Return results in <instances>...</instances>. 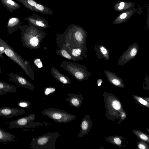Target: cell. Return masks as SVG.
Instances as JSON below:
<instances>
[{
    "mask_svg": "<svg viewBox=\"0 0 149 149\" xmlns=\"http://www.w3.org/2000/svg\"><path fill=\"white\" fill-rule=\"evenodd\" d=\"M106 111L105 116L110 120H120V114L124 110L119 100L111 93L105 92L103 94Z\"/></svg>",
    "mask_w": 149,
    "mask_h": 149,
    "instance_id": "6da1fadb",
    "label": "cell"
},
{
    "mask_svg": "<svg viewBox=\"0 0 149 149\" xmlns=\"http://www.w3.org/2000/svg\"><path fill=\"white\" fill-rule=\"evenodd\" d=\"M104 72L110 83L117 87L121 88L125 87V85L122 79L110 71L105 70Z\"/></svg>",
    "mask_w": 149,
    "mask_h": 149,
    "instance_id": "30bf717a",
    "label": "cell"
},
{
    "mask_svg": "<svg viewBox=\"0 0 149 149\" xmlns=\"http://www.w3.org/2000/svg\"><path fill=\"white\" fill-rule=\"evenodd\" d=\"M137 147L139 149H149V146L146 142L140 140L137 144Z\"/></svg>",
    "mask_w": 149,
    "mask_h": 149,
    "instance_id": "ac0fdd59",
    "label": "cell"
},
{
    "mask_svg": "<svg viewBox=\"0 0 149 149\" xmlns=\"http://www.w3.org/2000/svg\"><path fill=\"white\" fill-rule=\"evenodd\" d=\"M27 2L29 4L33 6H35L37 4L36 2L33 0H28Z\"/></svg>",
    "mask_w": 149,
    "mask_h": 149,
    "instance_id": "f546056e",
    "label": "cell"
},
{
    "mask_svg": "<svg viewBox=\"0 0 149 149\" xmlns=\"http://www.w3.org/2000/svg\"><path fill=\"white\" fill-rule=\"evenodd\" d=\"M0 91L6 93L17 92L16 87L14 85L0 81Z\"/></svg>",
    "mask_w": 149,
    "mask_h": 149,
    "instance_id": "9a60e30c",
    "label": "cell"
},
{
    "mask_svg": "<svg viewBox=\"0 0 149 149\" xmlns=\"http://www.w3.org/2000/svg\"><path fill=\"white\" fill-rule=\"evenodd\" d=\"M126 16L127 14L125 13H123L120 15V17L121 19H124L126 18Z\"/></svg>",
    "mask_w": 149,
    "mask_h": 149,
    "instance_id": "d6a6232c",
    "label": "cell"
},
{
    "mask_svg": "<svg viewBox=\"0 0 149 149\" xmlns=\"http://www.w3.org/2000/svg\"><path fill=\"white\" fill-rule=\"evenodd\" d=\"M29 42L30 45L33 47L37 46L39 43V41L38 39L35 37L31 38L29 40Z\"/></svg>",
    "mask_w": 149,
    "mask_h": 149,
    "instance_id": "44dd1931",
    "label": "cell"
},
{
    "mask_svg": "<svg viewBox=\"0 0 149 149\" xmlns=\"http://www.w3.org/2000/svg\"><path fill=\"white\" fill-rule=\"evenodd\" d=\"M1 72H2V70H1L0 66V73H1Z\"/></svg>",
    "mask_w": 149,
    "mask_h": 149,
    "instance_id": "f35d334b",
    "label": "cell"
},
{
    "mask_svg": "<svg viewBox=\"0 0 149 149\" xmlns=\"http://www.w3.org/2000/svg\"><path fill=\"white\" fill-rule=\"evenodd\" d=\"M92 125V121L88 114L86 115L83 118L81 123L80 132L78 135L80 137H82L87 134L90 131Z\"/></svg>",
    "mask_w": 149,
    "mask_h": 149,
    "instance_id": "9c48e42d",
    "label": "cell"
},
{
    "mask_svg": "<svg viewBox=\"0 0 149 149\" xmlns=\"http://www.w3.org/2000/svg\"><path fill=\"white\" fill-rule=\"evenodd\" d=\"M59 136L58 131L54 132H49L38 137L33 138L30 148L31 149H56V141Z\"/></svg>",
    "mask_w": 149,
    "mask_h": 149,
    "instance_id": "7a4b0ae2",
    "label": "cell"
},
{
    "mask_svg": "<svg viewBox=\"0 0 149 149\" xmlns=\"http://www.w3.org/2000/svg\"><path fill=\"white\" fill-rule=\"evenodd\" d=\"M105 140L108 142L120 148L125 147L129 142L124 137L119 136H110L104 137Z\"/></svg>",
    "mask_w": 149,
    "mask_h": 149,
    "instance_id": "8fae6325",
    "label": "cell"
},
{
    "mask_svg": "<svg viewBox=\"0 0 149 149\" xmlns=\"http://www.w3.org/2000/svg\"><path fill=\"white\" fill-rule=\"evenodd\" d=\"M56 91V88L53 87H48L45 88L44 91V95L45 96H48L53 93Z\"/></svg>",
    "mask_w": 149,
    "mask_h": 149,
    "instance_id": "ffe728a7",
    "label": "cell"
},
{
    "mask_svg": "<svg viewBox=\"0 0 149 149\" xmlns=\"http://www.w3.org/2000/svg\"><path fill=\"white\" fill-rule=\"evenodd\" d=\"M66 95L68 97L65 99V100L69 102L70 106L77 108L81 107L84 99L82 95L70 93Z\"/></svg>",
    "mask_w": 149,
    "mask_h": 149,
    "instance_id": "7c38bea8",
    "label": "cell"
},
{
    "mask_svg": "<svg viewBox=\"0 0 149 149\" xmlns=\"http://www.w3.org/2000/svg\"><path fill=\"white\" fill-rule=\"evenodd\" d=\"M36 23L37 25L39 26L42 27H43L44 26V24L41 21H37L36 22Z\"/></svg>",
    "mask_w": 149,
    "mask_h": 149,
    "instance_id": "1f68e13d",
    "label": "cell"
},
{
    "mask_svg": "<svg viewBox=\"0 0 149 149\" xmlns=\"http://www.w3.org/2000/svg\"><path fill=\"white\" fill-rule=\"evenodd\" d=\"M17 104L21 107L27 108H29L32 104V103L26 100H23L18 102Z\"/></svg>",
    "mask_w": 149,
    "mask_h": 149,
    "instance_id": "d6986e66",
    "label": "cell"
},
{
    "mask_svg": "<svg viewBox=\"0 0 149 149\" xmlns=\"http://www.w3.org/2000/svg\"><path fill=\"white\" fill-rule=\"evenodd\" d=\"M126 117V113L124 110L122 111L120 114V120L118 122V123L120 124L124 120Z\"/></svg>",
    "mask_w": 149,
    "mask_h": 149,
    "instance_id": "cb8c5ba5",
    "label": "cell"
},
{
    "mask_svg": "<svg viewBox=\"0 0 149 149\" xmlns=\"http://www.w3.org/2000/svg\"><path fill=\"white\" fill-rule=\"evenodd\" d=\"M7 93L6 92L0 91V95H5Z\"/></svg>",
    "mask_w": 149,
    "mask_h": 149,
    "instance_id": "d590c367",
    "label": "cell"
},
{
    "mask_svg": "<svg viewBox=\"0 0 149 149\" xmlns=\"http://www.w3.org/2000/svg\"><path fill=\"white\" fill-rule=\"evenodd\" d=\"M16 20V19L15 18H12L9 21V23H12L14 22H15Z\"/></svg>",
    "mask_w": 149,
    "mask_h": 149,
    "instance_id": "836d02e7",
    "label": "cell"
},
{
    "mask_svg": "<svg viewBox=\"0 0 149 149\" xmlns=\"http://www.w3.org/2000/svg\"><path fill=\"white\" fill-rule=\"evenodd\" d=\"M26 112V111L19 108L8 107H0V116L7 118H11Z\"/></svg>",
    "mask_w": 149,
    "mask_h": 149,
    "instance_id": "ba28073f",
    "label": "cell"
},
{
    "mask_svg": "<svg viewBox=\"0 0 149 149\" xmlns=\"http://www.w3.org/2000/svg\"><path fill=\"white\" fill-rule=\"evenodd\" d=\"M123 7H124L120 6H119L118 7V8L119 9L121 10V9H122L123 8Z\"/></svg>",
    "mask_w": 149,
    "mask_h": 149,
    "instance_id": "74e56055",
    "label": "cell"
},
{
    "mask_svg": "<svg viewBox=\"0 0 149 149\" xmlns=\"http://www.w3.org/2000/svg\"><path fill=\"white\" fill-rule=\"evenodd\" d=\"M60 81L64 84H67L68 83V80L64 77H61L59 79Z\"/></svg>",
    "mask_w": 149,
    "mask_h": 149,
    "instance_id": "83f0119b",
    "label": "cell"
},
{
    "mask_svg": "<svg viewBox=\"0 0 149 149\" xmlns=\"http://www.w3.org/2000/svg\"><path fill=\"white\" fill-rule=\"evenodd\" d=\"M42 113L43 115L47 116L54 122L59 123H68L74 119L76 117L74 115L54 108L44 109Z\"/></svg>",
    "mask_w": 149,
    "mask_h": 149,
    "instance_id": "3957f363",
    "label": "cell"
},
{
    "mask_svg": "<svg viewBox=\"0 0 149 149\" xmlns=\"http://www.w3.org/2000/svg\"><path fill=\"white\" fill-rule=\"evenodd\" d=\"M139 48V46L136 42L130 45L120 57L118 64L122 66L134 59L138 53Z\"/></svg>",
    "mask_w": 149,
    "mask_h": 149,
    "instance_id": "8992f818",
    "label": "cell"
},
{
    "mask_svg": "<svg viewBox=\"0 0 149 149\" xmlns=\"http://www.w3.org/2000/svg\"><path fill=\"white\" fill-rule=\"evenodd\" d=\"M75 36L76 39L79 42L81 41L83 39V36L81 32L79 31H77L75 32Z\"/></svg>",
    "mask_w": 149,
    "mask_h": 149,
    "instance_id": "7402d4cb",
    "label": "cell"
},
{
    "mask_svg": "<svg viewBox=\"0 0 149 149\" xmlns=\"http://www.w3.org/2000/svg\"><path fill=\"white\" fill-rule=\"evenodd\" d=\"M75 75L76 78L80 80L83 79L85 77V76L84 73L79 71L76 72Z\"/></svg>",
    "mask_w": 149,
    "mask_h": 149,
    "instance_id": "603a6c76",
    "label": "cell"
},
{
    "mask_svg": "<svg viewBox=\"0 0 149 149\" xmlns=\"http://www.w3.org/2000/svg\"><path fill=\"white\" fill-rule=\"evenodd\" d=\"M15 136L12 133L6 132L0 128V142L3 143V144L6 143L15 141L14 139Z\"/></svg>",
    "mask_w": 149,
    "mask_h": 149,
    "instance_id": "5bb4252c",
    "label": "cell"
},
{
    "mask_svg": "<svg viewBox=\"0 0 149 149\" xmlns=\"http://www.w3.org/2000/svg\"><path fill=\"white\" fill-rule=\"evenodd\" d=\"M0 46L3 48L4 53L13 62L20 66L28 75V62L25 61L0 37Z\"/></svg>",
    "mask_w": 149,
    "mask_h": 149,
    "instance_id": "5b68a950",
    "label": "cell"
},
{
    "mask_svg": "<svg viewBox=\"0 0 149 149\" xmlns=\"http://www.w3.org/2000/svg\"><path fill=\"white\" fill-rule=\"evenodd\" d=\"M35 7L37 9L40 11H43L44 10V7L40 4H36Z\"/></svg>",
    "mask_w": 149,
    "mask_h": 149,
    "instance_id": "f1b7e54d",
    "label": "cell"
},
{
    "mask_svg": "<svg viewBox=\"0 0 149 149\" xmlns=\"http://www.w3.org/2000/svg\"><path fill=\"white\" fill-rule=\"evenodd\" d=\"M97 85L98 86H100L101 85L102 83L103 82V81L101 79L99 78L97 80Z\"/></svg>",
    "mask_w": 149,
    "mask_h": 149,
    "instance_id": "4dcf8cb0",
    "label": "cell"
},
{
    "mask_svg": "<svg viewBox=\"0 0 149 149\" xmlns=\"http://www.w3.org/2000/svg\"><path fill=\"white\" fill-rule=\"evenodd\" d=\"M7 2L8 3L12 5H13L15 4L14 2L11 0H8L7 1Z\"/></svg>",
    "mask_w": 149,
    "mask_h": 149,
    "instance_id": "e575fe53",
    "label": "cell"
},
{
    "mask_svg": "<svg viewBox=\"0 0 149 149\" xmlns=\"http://www.w3.org/2000/svg\"><path fill=\"white\" fill-rule=\"evenodd\" d=\"M61 52L62 54L64 57L69 59L71 58V56L65 50H62Z\"/></svg>",
    "mask_w": 149,
    "mask_h": 149,
    "instance_id": "4316f807",
    "label": "cell"
},
{
    "mask_svg": "<svg viewBox=\"0 0 149 149\" xmlns=\"http://www.w3.org/2000/svg\"><path fill=\"white\" fill-rule=\"evenodd\" d=\"M94 49L97 58L100 59L104 58L109 60L110 58L109 52L108 49L104 46L95 44L94 45Z\"/></svg>",
    "mask_w": 149,
    "mask_h": 149,
    "instance_id": "4fadbf2b",
    "label": "cell"
},
{
    "mask_svg": "<svg viewBox=\"0 0 149 149\" xmlns=\"http://www.w3.org/2000/svg\"><path fill=\"white\" fill-rule=\"evenodd\" d=\"M147 129L148 130L147 131H148V132H149V131H148L149 130V129Z\"/></svg>",
    "mask_w": 149,
    "mask_h": 149,
    "instance_id": "ab89813d",
    "label": "cell"
},
{
    "mask_svg": "<svg viewBox=\"0 0 149 149\" xmlns=\"http://www.w3.org/2000/svg\"><path fill=\"white\" fill-rule=\"evenodd\" d=\"M35 119V114L31 113L28 116L19 118L9 123V126L8 128L13 129L15 128L30 127L35 128L42 125H50L52 124L47 123H40L33 122Z\"/></svg>",
    "mask_w": 149,
    "mask_h": 149,
    "instance_id": "277c9868",
    "label": "cell"
},
{
    "mask_svg": "<svg viewBox=\"0 0 149 149\" xmlns=\"http://www.w3.org/2000/svg\"><path fill=\"white\" fill-rule=\"evenodd\" d=\"M81 53V50L79 49H74L72 51V54L74 56H77L80 55Z\"/></svg>",
    "mask_w": 149,
    "mask_h": 149,
    "instance_id": "d4e9b609",
    "label": "cell"
},
{
    "mask_svg": "<svg viewBox=\"0 0 149 149\" xmlns=\"http://www.w3.org/2000/svg\"><path fill=\"white\" fill-rule=\"evenodd\" d=\"M120 6L124 7L125 5V3L124 2H122L120 3Z\"/></svg>",
    "mask_w": 149,
    "mask_h": 149,
    "instance_id": "8d00e7d4",
    "label": "cell"
},
{
    "mask_svg": "<svg viewBox=\"0 0 149 149\" xmlns=\"http://www.w3.org/2000/svg\"><path fill=\"white\" fill-rule=\"evenodd\" d=\"M0 98H1V97H0Z\"/></svg>",
    "mask_w": 149,
    "mask_h": 149,
    "instance_id": "60d3db41",
    "label": "cell"
},
{
    "mask_svg": "<svg viewBox=\"0 0 149 149\" xmlns=\"http://www.w3.org/2000/svg\"><path fill=\"white\" fill-rule=\"evenodd\" d=\"M9 81L14 82L16 84L23 88H27L33 91L34 86L26 79L20 75L13 72H11L8 75Z\"/></svg>",
    "mask_w": 149,
    "mask_h": 149,
    "instance_id": "52a82bcc",
    "label": "cell"
},
{
    "mask_svg": "<svg viewBox=\"0 0 149 149\" xmlns=\"http://www.w3.org/2000/svg\"><path fill=\"white\" fill-rule=\"evenodd\" d=\"M35 64L39 68L42 67V65L41 61L40 59H37L34 61Z\"/></svg>",
    "mask_w": 149,
    "mask_h": 149,
    "instance_id": "484cf974",
    "label": "cell"
},
{
    "mask_svg": "<svg viewBox=\"0 0 149 149\" xmlns=\"http://www.w3.org/2000/svg\"><path fill=\"white\" fill-rule=\"evenodd\" d=\"M132 132L134 135L140 140L149 142V136L148 134L138 130L134 129Z\"/></svg>",
    "mask_w": 149,
    "mask_h": 149,
    "instance_id": "2e32d148",
    "label": "cell"
},
{
    "mask_svg": "<svg viewBox=\"0 0 149 149\" xmlns=\"http://www.w3.org/2000/svg\"><path fill=\"white\" fill-rule=\"evenodd\" d=\"M132 97L139 103L142 105L149 108V102L146 100L143 97H142L137 95H133Z\"/></svg>",
    "mask_w": 149,
    "mask_h": 149,
    "instance_id": "e0dca14e",
    "label": "cell"
}]
</instances>
